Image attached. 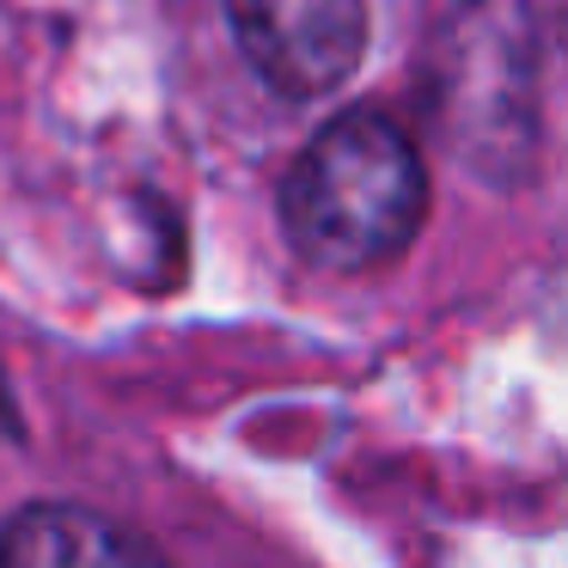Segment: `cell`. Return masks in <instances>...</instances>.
<instances>
[{
    "mask_svg": "<svg viewBox=\"0 0 568 568\" xmlns=\"http://www.w3.org/2000/svg\"><path fill=\"white\" fill-rule=\"evenodd\" d=\"M428 178L409 135L379 111H343L282 178V226L312 270L373 275L422 233Z\"/></svg>",
    "mask_w": 568,
    "mask_h": 568,
    "instance_id": "1",
    "label": "cell"
},
{
    "mask_svg": "<svg viewBox=\"0 0 568 568\" xmlns=\"http://www.w3.org/2000/svg\"><path fill=\"white\" fill-rule=\"evenodd\" d=\"M226 19L282 99H324L367 55V0H226Z\"/></svg>",
    "mask_w": 568,
    "mask_h": 568,
    "instance_id": "2",
    "label": "cell"
},
{
    "mask_svg": "<svg viewBox=\"0 0 568 568\" xmlns=\"http://www.w3.org/2000/svg\"><path fill=\"white\" fill-rule=\"evenodd\" d=\"M0 562L7 568H99V562H160L153 544H141L135 531L111 526L92 507H62L43 501L7 519L0 531Z\"/></svg>",
    "mask_w": 568,
    "mask_h": 568,
    "instance_id": "3",
    "label": "cell"
}]
</instances>
